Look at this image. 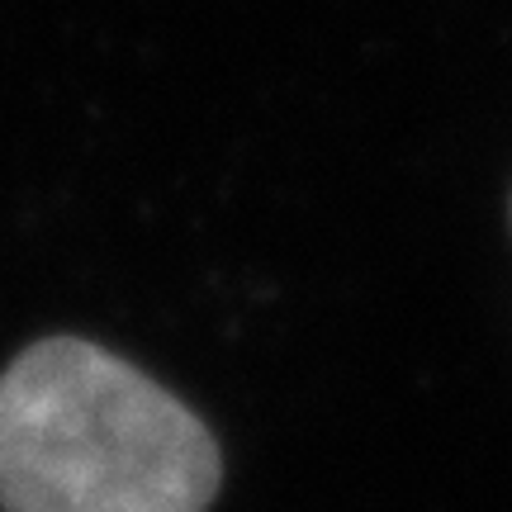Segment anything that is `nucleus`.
I'll use <instances>...</instances> for the list:
<instances>
[{
  "instance_id": "1",
  "label": "nucleus",
  "mask_w": 512,
  "mask_h": 512,
  "mask_svg": "<svg viewBox=\"0 0 512 512\" xmlns=\"http://www.w3.org/2000/svg\"><path fill=\"white\" fill-rule=\"evenodd\" d=\"M219 479L214 432L86 337H43L0 375L5 512H204Z\"/></svg>"
}]
</instances>
